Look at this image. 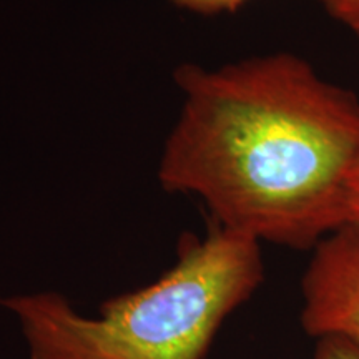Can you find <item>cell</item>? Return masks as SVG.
I'll list each match as a JSON object with an SVG mask.
<instances>
[{
    "label": "cell",
    "mask_w": 359,
    "mask_h": 359,
    "mask_svg": "<svg viewBox=\"0 0 359 359\" xmlns=\"http://www.w3.org/2000/svg\"><path fill=\"white\" fill-rule=\"evenodd\" d=\"M344 226L359 230V148L344 183Z\"/></svg>",
    "instance_id": "4"
},
{
    "label": "cell",
    "mask_w": 359,
    "mask_h": 359,
    "mask_svg": "<svg viewBox=\"0 0 359 359\" xmlns=\"http://www.w3.org/2000/svg\"><path fill=\"white\" fill-rule=\"evenodd\" d=\"M173 79L183 102L158 165L165 191L198 196L213 223L258 243L313 250L344 226L353 92L290 52L182 64Z\"/></svg>",
    "instance_id": "1"
},
{
    "label": "cell",
    "mask_w": 359,
    "mask_h": 359,
    "mask_svg": "<svg viewBox=\"0 0 359 359\" xmlns=\"http://www.w3.org/2000/svg\"><path fill=\"white\" fill-rule=\"evenodd\" d=\"M264 280L262 243L212 223L180 236L158 280L83 316L55 291L0 298L13 313L29 359H205L233 311Z\"/></svg>",
    "instance_id": "2"
},
{
    "label": "cell",
    "mask_w": 359,
    "mask_h": 359,
    "mask_svg": "<svg viewBox=\"0 0 359 359\" xmlns=\"http://www.w3.org/2000/svg\"><path fill=\"white\" fill-rule=\"evenodd\" d=\"M172 2L187 11L203 13V15H217V13L235 12L250 0H172Z\"/></svg>",
    "instance_id": "7"
},
{
    "label": "cell",
    "mask_w": 359,
    "mask_h": 359,
    "mask_svg": "<svg viewBox=\"0 0 359 359\" xmlns=\"http://www.w3.org/2000/svg\"><path fill=\"white\" fill-rule=\"evenodd\" d=\"M302 325L313 338L359 346V230L343 226L313 248L302 280Z\"/></svg>",
    "instance_id": "3"
},
{
    "label": "cell",
    "mask_w": 359,
    "mask_h": 359,
    "mask_svg": "<svg viewBox=\"0 0 359 359\" xmlns=\"http://www.w3.org/2000/svg\"><path fill=\"white\" fill-rule=\"evenodd\" d=\"M336 22L359 40V0H320Z\"/></svg>",
    "instance_id": "5"
},
{
    "label": "cell",
    "mask_w": 359,
    "mask_h": 359,
    "mask_svg": "<svg viewBox=\"0 0 359 359\" xmlns=\"http://www.w3.org/2000/svg\"><path fill=\"white\" fill-rule=\"evenodd\" d=\"M313 359H359V346L348 339L320 338Z\"/></svg>",
    "instance_id": "6"
}]
</instances>
